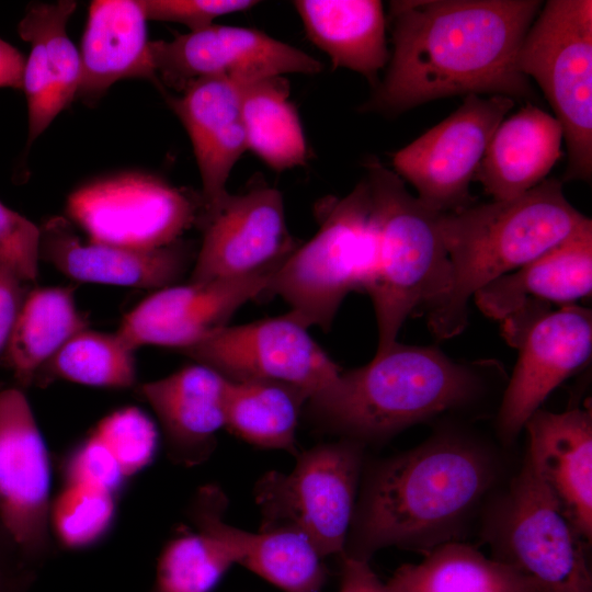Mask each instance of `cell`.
<instances>
[{
	"mask_svg": "<svg viewBox=\"0 0 592 592\" xmlns=\"http://www.w3.org/2000/svg\"><path fill=\"white\" fill-rule=\"evenodd\" d=\"M542 3L391 1L392 52L384 79L361 110L395 116L426 102L469 94L533 100L516 57Z\"/></svg>",
	"mask_w": 592,
	"mask_h": 592,
	"instance_id": "1",
	"label": "cell"
},
{
	"mask_svg": "<svg viewBox=\"0 0 592 592\" xmlns=\"http://www.w3.org/2000/svg\"><path fill=\"white\" fill-rule=\"evenodd\" d=\"M500 473L496 453L474 437L439 433L364 464L341 556L369 562L387 547L426 554L459 542Z\"/></svg>",
	"mask_w": 592,
	"mask_h": 592,
	"instance_id": "2",
	"label": "cell"
},
{
	"mask_svg": "<svg viewBox=\"0 0 592 592\" xmlns=\"http://www.w3.org/2000/svg\"><path fill=\"white\" fill-rule=\"evenodd\" d=\"M592 225L566 198L553 178L510 201H492L442 213L441 229L449 260L444 296L429 308L439 339L466 327L468 301L480 288Z\"/></svg>",
	"mask_w": 592,
	"mask_h": 592,
	"instance_id": "3",
	"label": "cell"
},
{
	"mask_svg": "<svg viewBox=\"0 0 592 592\" xmlns=\"http://www.w3.org/2000/svg\"><path fill=\"white\" fill-rule=\"evenodd\" d=\"M482 387L474 366L433 346L395 342L366 365L341 371L310 396L305 410L319 430L366 446L468 405Z\"/></svg>",
	"mask_w": 592,
	"mask_h": 592,
	"instance_id": "4",
	"label": "cell"
},
{
	"mask_svg": "<svg viewBox=\"0 0 592 592\" xmlns=\"http://www.w3.org/2000/svg\"><path fill=\"white\" fill-rule=\"evenodd\" d=\"M379 254L376 280L367 293L378 330L376 353L388 350L408 316L444 296L449 260L441 216L406 189L403 180L378 160L366 163Z\"/></svg>",
	"mask_w": 592,
	"mask_h": 592,
	"instance_id": "5",
	"label": "cell"
},
{
	"mask_svg": "<svg viewBox=\"0 0 592 592\" xmlns=\"http://www.w3.org/2000/svg\"><path fill=\"white\" fill-rule=\"evenodd\" d=\"M379 238L366 178L320 212L316 235L285 258L266 293L282 297L306 328L328 330L345 296L368 293L378 270Z\"/></svg>",
	"mask_w": 592,
	"mask_h": 592,
	"instance_id": "6",
	"label": "cell"
},
{
	"mask_svg": "<svg viewBox=\"0 0 592 592\" xmlns=\"http://www.w3.org/2000/svg\"><path fill=\"white\" fill-rule=\"evenodd\" d=\"M487 508L481 536L493 559L536 581L542 592H592L585 540L526 454L506 489Z\"/></svg>",
	"mask_w": 592,
	"mask_h": 592,
	"instance_id": "7",
	"label": "cell"
},
{
	"mask_svg": "<svg viewBox=\"0 0 592 592\" xmlns=\"http://www.w3.org/2000/svg\"><path fill=\"white\" fill-rule=\"evenodd\" d=\"M517 70L543 90L568 151L565 181L592 175V1L549 0L517 53Z\"/></svg>",
	"mask_w": 592,
	"mask_h": 592,
	"instance_id": "8",
	"label": "cell"
},
{
	"mask_svg": "<svg viewBox=\"0 0 592 592\" xmlns=\"http://www.w3.org/2000/svg\"><path fill=\"white\" fill-rule=\"evenodd\" d=\"M365 447L350 439L320 443L298 453L288 473L263 475L254 487L259 528L296 531L323 558L341 556L360 490Z\"/></svg>",
	"mask_w": 592,
	"mask_h": 592,
	"instance_id": "9",
	"label": "cell"
},
{
	"mask_svg": "<svg viewBox=\"0 0 592 592\" xmlns=\"http://www.w3.org/2000/svg\"><path fill=\"white\" fill-rule=\"evenodd\" d=\"M502 322L506 341L519 350L497 419L499 436L510 445L546 398L590 360L592 314L578 305L532 307Z\"/></svg>",
	"mask_w": 592,
	"mask_h": 592,
	"instance_id": "10",
	"label": "cell"
},
{
	"mask_svg": "<svg viewBox=\"0 0 592 592\" xmlns=\"http://www.w3.org/2000/svg\"><path fill=\"white\" fill-rule=\"evenodd\" d=\"M66 209L89 241L156 249L180 240L200 220L202 205L158 177L128 172L77 189Z\"/></svg>",
	"mask_w": 592,
	"mask_h": 592,
	"instance_id": "11",
	"label": "cell"
},
{
	"mask_svg": "<svg viewBox=\"0 0 592 592\" xmlns=\"http://www.w3.org/2000/svg\"><path fill=\"white\" fill-rule=\"evenodd\" d=\"M514 105L503 95H466L451 115L395 152L394 171L436 212L473 205L470 183L494 130Z\"/></svg>",
	"mask_w": 592,
	"mask_h": 592,
	"instance_id": "12",
	"label": "cell"
},
{
	"mask_svg": "<svg viewBox=\"0 0 592 592\" xmlns=\"http://www.w3.org/2000/svg\"><path fill=\"white\" fill-rule=\"evenodd\" d=\"M158 82L178 91L208 78L246 84L273 77L320 72L311 55L262 31L212 24L149 44Z\"/></svg>",
	"mask_w": 592,
	"mask_h": 592,
	"instance_id": "13",
	"label": "cell"
},
{
	"mask_svg": "<svg viewBox=\"0 0 592 592\" xmlns=\"http://www.w3.org/2000/svg\"><path fill=\"white\" fill-rule=\"evenodd\" d=\"M181 352L229 380L280 382L310 396L341 373L308 328L288 314L226 326Z\"/></svg>",
	"mask_w": 592,
	"mask_h": 592,
	"instance_id": "14",
	"label": "cell"
},
{
	"mask_svg": "<svg viewBox=\"0 0 592 592\" xmlns=\"http://www.w3.org/2000/svg\"><path fill=\"white\" fill-rule=\"evenodd\" d=\"M49 453L20 387L0 390V525L38 569L50 549Z\"/></svg>",
	"mask_w": 592,
	"mask_h": 592,
	"instance_id": "15",
	"label": "cell"
},
{
	"mask_svg": "<svg viewBox=\"0 0 592 592\" xmlns=\"http://www.w3.org/2000/svg\"><path fill=\"white\" fill-rule=\"evenodd\" d=\"M287 255L250 274L158 289L124 316L116 332L135 351L143 345L184 350L228 326L242 305L266 293Z\"/></svg>",
	"mask_w": 592,
	"mask_h": 592,
	"instance_id": "16",
	"label": "cell"
},
{
	"mask_svg": "<svg viewBox=\"0 0 592 592\" xmlns=\"http://www.w3.org/2000/svg\"><path fill=\"white\" fill-rule=\"evenodd\" d=\"M190 282L205 283L257 272L295 249L280 191L257 186L229 195L203 226Z\"/></svg>",
	"mask_w": 592,
	"mask_h": 592,
	"instance_id": "17",
	"label": "cell"
},
{
	"mask_svg": "<svg viewBox=\"0 0 592 592\" xmlns=\"http://www.w3.org/2000/svg\"><path fill=\"white\" fill-rule=\"evenodd\" d=\"M39 228L41 260L78 282L158 291L177 284L195 260L192 247L182 240L156 249L82 242L60 216Z\"/></svg>",
	"mask_w": 592,
	"mask_h": 592,
	"instance_id": "18",
	"label": "cell"
},
{
	"mask_svg": "<svg viewBox=\"0 0 592 592\" xmlns=\"http://www.w3.org/2000/svg\"><path fill=\"white\" fill-rule=\"evenodd\" d=\"M169 102L193 146L202 180L198 221L204 226L229 197V175L247 150L240 86L223 78L202 79Z\"/></svg>",
	"mask_w": 592,
	"mask_h": 592,
	"instance_id": "19",
	"label": "cell"
},
{
	"mask_svg": "<svg viewBox=\"0 0 592 592\" xmlns=\"http://www.w3.org/2000/svg\"><path fill=\"white\" fill-rule=\"evenodd\" d=\"M228 499L216 485L202 487L189 516L232 551L236 563L284 592H320L327 580L323 557L301 533L292 530L250 532L225 521Z\"/></svg>",
	"mask_w": 592,
	"mask_h": 592,
	"instance_id": "20",
	"label": "cell"
},
{
	"mask_svg": "<svg viewBox=\"0 0 592 592\" xmlns=\"http://www.w3.org/2000/svg\"><path fill=\"white\" fill-rule=\"evenodd\" d=\"M229 379L198 363L141 384L138 395L156 413L169 458L181 466L203 464L226 426Z\"/></svg>",
	"mask_w": 592,
	"mask_h": 592,
	"instance_id": "21",
	"label": "cell"
},
{
	"mask_svg": "<svg viewBox=\"0 0 592 592\" xmlns=\"http://www.w3.org/2000/svg\"><path fill=\"white\" fill-rule=\"evenodd\" d=\"M526 455L578 534L592 538V417L588 409H538L527 420Z\"/></svg>",
	"mask_w": 592,
	"mask_h": 592,
	"instance_id": "22",
	"label": "cell"
},
{
	"mask_svg": "<svg viewBox=\"0 0 592 592\" xmlns=\"http://www.w3.org/2000/svg\"><path fill=\"white\" fill-rule=\"evenodd\" d=\"M76 5L69 0L32 4L19 24L20 36L31 45L22 87L27 102L29 145L77 96L80 54L67 34Z\"/></svg>",
	"mask_w": 592,
	"mask_h": 592,
	"instance_id": "23",
	"label": "cell"
},
{
	"mask_svg": "<svg viewBox=\"0 0 592 592\" xmlns=\"http://www.w3.org/2000/svg\"><path fill=\"white\" fill-rule=\"evenodd\" d=\"M592 289V225L473 296L480 311L504 321L528 304L574 305Z\"/></svg>",
	"mask_w": 592,
	"mask_h": 592,
	"instance_id": "24",
	"label": "cell"
},
{
	"mask_svg": "<svg viewBox=\"0 0 592 592\" xmlns=\"http://www.w3.org/2000/svg\"><path fill=\"white\" fill-rule=\"evenodd\" d=\"M559 122L532 102L494 130L475 175L492 201L514 200L540 184L562 156Z\"/></svg>",
	"mask_w": 592,
	"mask_h": 592,
	"instance_id": "25",
	"label": "cell"
},
{
	"mask_svg": "<svg viewBox=\"0 0 592 592\" xmlns=\"http://www.w3.org/2000/svg\"><path fill=\"white\" fill-rule=\"evenodd\" d=\"M147 21L139 0L91 3L81 43V73L76 98L93 101L113 83L126 78L158 82Z\"/></svg>",
	"mask_w": 592,
	"mask_h": 592,
	"instance_id": "26",
	"label": "cell"
},
{
	"mask_svg": "<svg viewBox=\"0 0 592 592\" xmlns=\"http://www.w3.org/2000/svg\"><path fill=\"white\" fill-rule=\"evenodd\" d=\"M293 4L307 36L334 68L355 71L376 87L390 57L382 1L297 0Z\"/></svg>",
	"mask_w": 592,
	"mask_h": 592,
	"instance_id": "27",
	"label": "cell"
},
{
	"mask_svg": "<svg viewBox=\"0 0 592 592\" xmlns=\"http://www.w3.org/2000/svg\"><path fill=\"white\" fill-rule=\"evenodd\" d=\"M75 289L68 286L37 287L26 293L1 362L18 386L34 384L41 368L75 334L89 328L78 309Z\"/></svg>",
	"mask_w": 592,
	"mask_h": 592,
	"instance_id": "28",
	"label": "cell"
},
{
	"mask_svg": "<svg viewBox=\"0 0 592 592\" xmlns=\"http://www.w3.org/2000/svg\"><path fill=\"white\" fill-rule=\"evenodd\" d=\"M384 584L386 592H542L530 577L462 542L400 566Z\"/></svg>",
	"mask_w": 592,
	"mask_h": 592,
	"instance_id": "29",
	"label": "cell"
},
{
	"mask_svg": "<svg viewBox=\"0 0 592 592\" xmlns=\"http://www.w3.org/2000/svg\"><path fill=\"white\" fill-rule=\"evenodd\" d=\"M229 382L225 428L250 445L296 456V432L310 394L273 380Z\"/></svg>",
	"mask_w": 592,
	"mask_h": 592,
	"instance_id": "30",
	"label": "cell"
},
{
	"mask_svg": "<svg viewBox=\"0 0 592 592\" xmlns=\"http://www.w3.org/2000/svg\"><path fill=\"white\" fill-rule=\"evenodd\" d=\"M240 86L247 149L281 172L307 161V143L285 77Z\"/></svg>",
	"mask_w": 592,
	"mask_h": 592,
	"instance_id": "31",
	"label": "cell"
},
{
	"mask_svg": "<svg viewBox=\"0 0 592 592\" xmlns=\"http://www.w3.org/2000/svg\"><path fill=\"white\" fill-rule=\"evenodd\" d=\"M56 379L91 387H133L137 383L135 350L117 332L87 328L58 350L41 368L34 384Z\"/></svg>",
	"mask_w": 592,
	"mask_h": 592,
	"instance_id": "32",
	"label": "cell"
},
{
	"mask_svg": "<svg viewBox=\"0 0 592 592\" xmlns=\"http://www.w3.org/2000/svg\"><path fill=\"white\" fill-rule=\"evenodd\" d=\"M194 525L162 548L149 592H210L236 563L232 551L206 528Z\"/></svg>",
	"mask_w": 592,
	"mask_h": 592,
	"instance_id": "33",
	"label": "cell"
},
{
	"mask_svg": "<svg viewBox=\"0 0 592 592\" xmlns=\"http://www.w3.org/2000/svg\"><path fill=\"white\" fill-rule=\"evenodd\" d=\"M117 496L79 485H64L52 500L49 523L59 544L82 550L101 542L114 525Z\"/></svg>",
	"mask_w": 592,
	"mask_h": 592,
	"instance_id": "34",
	"label": "cell"
},
{
	"mask_svg": "<svg viewBox=\"0 0 592 592\" xmlns=\"http://www.w3.org/2000/svg\"><path fill=\"white\" fill-rule=\"evenodd\" d=\"M91 433L110 449L127 478L152 464L159 448L155 422L137 407L109 413Z\"/></svg>",
	"mask_w": 592,
	"mask_h": 592,
	"instance_id": "35",
	"label": "cell"
},
{
	"mask_svg": "<svg viewBox=\"0 0 592 592\" xmlns=\"http://www.w3.org/2000/svg\"><path fill=\"white\" fill-rule=\"evenodd\" d=\"M64 485H79L119 494L128 479L110 449L90 434L64 457Z\"/></svg>",
	"mask_w": 592,
	"mask_h": 592,
	"instance_id": "36",
	"label": "cell"
},
{
	"mask_svg": "<svg viewBox=\"0 0 592 592\" xmlns=\"http://www.w3.org/2000/svg\"><path fill=\"white\" fill-rule=\"evenodd\" d=\"M41 261V228L0 202V263L25 283L35 282Z\"/></svg>",
	"mask_w": 592,
	"mask_h": 592,
	"instance_id": "37",
	"label": "cell"
},
{
	"mask_svg": "<svg viewBox=\"0 0 592 592\" xmlns=\"http://www.w3.org/2000/svg\"><path fill=\"white\" fill-rule=\"evenodd\" d=\"M147 20L181 23L195 32L208 27L219 16L257 5L251 0H139Z\"/></svg>",
	"mask_w": 592,
	"mask_h": 592,
	"instance_id": "38",
	"label": "cell"
},
{
	"mask_svg": "<svg viewBox=\"0 0 592 592\" xmlns=\"http://www.w3.org/2000/svg\"><path fill=\"white\" fill-rule=\"evenodd\" d=\"M25 282L0 263V355L4 351L26 295Z\"/></svg>",
	"mask_w": 592,
	"mask_h": 592,
	"instance_id": "39",
	"label": "cell"
},
{
	"mask_svg": "<svg viewBox=\"0 0 592 592\" xmlns=\"http://www.w3.org/2000/svg\"><path fill=\"white\" fill-rule=\"evenodd\" d=\"M36 576L16 548L0 550V592H30Z\"/></svg>",
	"mask_w": 592,
	"mask_h": 592,
	"instance_id": "40",
	"label": "cell"
},
{
	"mask_svg": "<svg viewBox=\"0 0 592 592\" xmlns=\"http://www.w3.org/2000/svg\"><path fill=\"white\" fill-rule=\"evenodd\" d=\"M340 588L338 592H386L384 582L369 562L340 556Z\"/></svg>",
	"mask_w": 592,
	"mask_h": 592,
	"instance_id": "41",
	"label": "cell"
},
{
	"mask_svg": "<svg viewBox=\"0 0 592 592\" xmlns=\"http://www.w3.org/2000/svg\"><path fill=\"white\" fill-rule=\"evenodd\" d=\"M25 61L23 54L0 38V88L22 89Z\"/></svg>",
	"mask_w": 592,
	"mask_h": 592,
	"instance_id": "42",
	"label": "cell"
},
{
	"mask_svg": "<svg viewBox=\"0 0 592 592\" xmlns=\"http://www.w3.org/2000/svg\"><path fill=\"white\" fill-rule=\"evenodd\" d=\"M10 548H16V546L11 539V537L3 530V527L0 525V550L10 549Z\"/></svg>",
	"mask_w": 592,
	"mask_h": 592,
	"instance_id": "43",
	"label": "cell"
}]
</instances>
